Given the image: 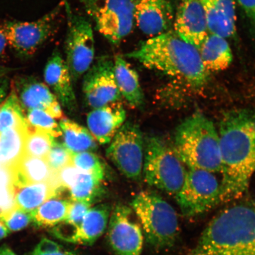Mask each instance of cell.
<instances>
[{
	"mask_svg": "<svg viewBox=\"0 0 255 255\" xmlns=\"http://www.w3.org/2000/svg\"><path fill=\"white\" fill-rule=\"evenodd\" d=\"M64 189L50 183H31L13 188L15 206L31 213Z\"/></svg>",
	"mask_w": 255,
	"mask_h": 255,
	"instance_id": "24",
	"label": "cell"
},
{
	"mask_svg": "<svg viewBox=\"0 0 255 255\" xmlns=\"http://www.w3.org/2000/svg\"><path fill=\"white\" fill-rule=\"evenodd\" d=\"M114 73L121 96L133 108L142 106L144 96L135 70L122 56L117 55L114 60Z\"/></svg>",
	"mask_w": 255,
	"mask_h": 255,
	"instance_id": "22",
	"label": "cell"
},
{
	"mask_svg": "<svg viewBox=\"0 0 255 255\" xmlns=\"http://www.w3.org/2000/svg\"><path fill=\"white\" fill-rule=\"evenodd\" d=\"M72 164L83 171L104 180L105 167L97 154L91 151L73 153Z\"/></svg>",
	"mask_w": 255,
	"mask_h": 255,
	"instance_id": "32",
	"label": "cell"
},
{
	"mask_svg": "<svg viewBox=\"0 0 255 255\" xmlns=\"http://www.w3.org/2000/svg\"><path fill=\"white\" fill-rule=\"evenodd\" d=\"M133 15L140 30L152 37L171 30L175 11L171 0H134Z\"/></svg>",
	"mask_w": 255,
	"mask_h": 255,
	"instance_id": "16",
	"label": "cell"
},
{
	"mask_svg": "<svg viewBox=\"0 0 255 255\" xmlns=\"http://www.w3.org/2000/svg\"><path fill=\"white\" fill-rule=\"evenodd\" d=\"M9 232V229L5 226L4 222L0 221V239L7 237Z\"/></svg>",
	"mask_w": 255,
	"mask_h": 255,
	"instance_id": "40",
	"label": "cell"
},
{
	"mask_svg": "<svg viewBox=\"0 0 255 255\" xmlns=\"http://www.w3.org/2000/svg\"><path fill=\"white\" fill-rule=\"evenodd\" d=\"M173 26L181 39L199 50L210 33L200 0H181L175 11Z\"/></svg>",
	"mask_w": 255,
	"mask_h": 255,
	"instance_id": "15",
	"label": "cell"
},
{
	"mask_svg": "<svg viewBox=\"0 0 255 255\" xmlns=\"http://www.w3.org/2000/svg\"><path fill=\"white\" fill-rule=\"evenodd\" d=\"M50 133L36 128L27 124L25 141V154L46 158L55 139Z\"/></svg>",
	"mask_w": 255,
	"mask_h": 255,
	"instance_id": "29",
	"label": "cell"
},
{
	"mask_svg": "<svg viewBox=\"0 0 255 255\" xmlns=\"http://www.w3.org/2000/svg\"><path fill=\"white\" fill-rule=\"evenodd\" d=\"M96 27L110 43L119 45L135 24L134 0H79Z\"/></svg>",
	"mask_w": 255,
	"mask_h": 255,
	"instance_id": "8",
	"label": "cell"
},
{
	"mask_svg": "<svg viewBox=\"0 0 255 255\" xmlns=\"http://www.w3.org/2000/svg\"><path fill=\"white\" fill-rule=\"evenodd\" d=\"M8 45V41L5 31L3 29L2 25H0V57L4 55L6 48Z\"/></svg>",
	"mask_w": 255,
	"mask_h": 255,
	"instance_id": "38",
	"label": "cell"
},
{
	"mask_svg": "<svg viewBox=\"0 0 255 255\" xmlns=\"http://www.w3.org/2000/svg\"><path fill=\"white\" fill-rule=\"evenodd\" d=\"M59 126L63 138V144L72 153L94 151L98 146L92 133L84 127L65 119L60 121Z\"/></svg>",
	"mask_w": 255,
	"mask_h": 255,
	"instance_id": "28",
	"label": "cell"
},
{
	"mask_svg": "<svg viewBox=\"0 0 255 255\" xmlns=\"http://www.w3.org/2000/svg\"><path fill=\"white\" fill-rule=\"evenodd\" d=\"M173 149L184 165L212 173L221 171L218 130L205 115L197 112L177 128Z\"/></svg>",
	"mask_w": 255,
	"mask_h": 255,
	"instance_id": "4",
	"label": "cell"
},
{
	"mask_svg": "<svg viewBox=\"0 0 255 255\" xmlns=\"http://www.w3.org/2000/svg\"><path fill=\"white\" fill-rule=\"evenodd\" d=\"M184 255H255V198L222 210Z\"/></svg>",
	"mask_w": 255,
	"mask_h": 255,
	"instance_id": "2",
	"label": "cell"
},
{
	"mask_svg": "<svg viewBox=\"0 0 255 255\" xmlns=\"http://www.w3.org/2000/svg\"><path fill=\"white\" fill-rule=\"evenodd\" d=\"M205 11L210 33L223 37L234 36L236 27V0H200Z\"/></svg>",
	"mask_w": 255,
	"mask_h": 255,
	"instance_id": "21",
	"label": "cell"
},
{
	"mask_svg": "<svg viewBox=\"0 0 255 255\" xmlns=\"http://www.w3.org/2000/svg\"><path fill=\"white\" fill-rule=\"evenodd\" d=\"M221 183L213 173L189 168L175 198L183 216L192 218L221 203Z\"/></svg>",
	"mask_w": 255,
	"mask_h": 255,
	"instance_id": "9",
	"label": "cell"
},
{
	"mask_svg": "<svg viewBox=\"0 0 255 255\" xmlns=\"http://www.w3.org/2000/svg\"><path fill=\"white\" fill-rule=\"evenodd\" d=\"M109 215L110 208L107 205H98L90 208L80 227L76 244H93L104 234Z\"/></svg>",
	"mask_w": 255,
	"mask_h": 255,
	"instance_id": "27",
	"label": "cell"
},
{
	"mask_svg": "<svg viewBox=\"0 0 255 255\" xmlns=\"http://www.w3.org/2000/svg\"><path fill=\"white\" fill-rule=\"evenodd\" d=\"M108 241L117 255H141L143 237L141 228L132 218L131 210L119 205L112 213Z\"/></svg>",
	"mask_w": 255,
	"mask_h": 255,
	"instance_id": "13",
	"label": "cell"
},
{
	"mask_svg": "<svg viewBox=\"0 0 255 255\" xmlns=\"http://www.w3.org/2000/svg\"><path fill=\"white\" fill-rule=\"evenodd\" d=\"M0 220L11 231L21 230L32 221L31 213L25 211L15 206L0 214Z\"/></svg>",
	"mask_w": 255,
	"mask_h": 255,
	"instance_id": "34",
	"label": "cell"
},
{
	"mask_svg": "<svg viewBox=\"0 0 255 255\" xmlns=\"http://www.w3.org/2000/svg\"><path fill=\"white\" fill-rule=\"evenodd\" d=\"M27 125L24 113L13 92L0 106V133Z\"/></svg>",
	"mask_w": 255,
	"mask_h": 255,
	"instance_id": "30",
	"label": "cell"
},
{
	"mask_svg": "<svg viewBox=\"0 0 255 255\" xmlns=\"http://www.w3.org/2000/svg\"><path fill=\"white\" fill-rule=\"evenodd\" d=\"M143 170L149 186L175 196L182 188L187 171L173 148L158 137L145 140Z\"/></svg>",
	"mask_w": 255,
	"mask_h": 255,
	"instance_id": "6",
	"label": "cell"
},
{
	"mask_svg": "<svg viewBox=\"0 0 255 255\" xmlns=\"http://www.w3.org/2000/svg\"><path fill=\"white\" fill-rule=\"evenodd\" d=\"M73 153L63 143L54 141L46 159L52 170L58 172L64 167L72 164Z\"/></svg>",
	"mask_w": 255,
	"mask_h": 255,
	"instance_id": "33",
	"label": "cell"
},
{
	"mask_svg": "<svg viewBox=\"0 0 255 255\" xmlns=\"http://www.w3.org/2000/svg\"><path fill=\"white\" fill-rule=\"evenodd\" d=\"M198 50L203 65L209 72L225 71L233 61L226 38L218 34L209 33Z\"/></svg>",
	"mask_w": 255,
	"mask_h": 255,
	"instance_id": "23",
	"label": "cell"
},
{
	"mask_svg": "<svg viewBox=\"0 0 255 255\" xmlns=\"http://www.w3.org/2000/svg\"><path fill=\"white\" fill-rule=\"evenodd\" d=\"M63 9L62 1L38 20L8 22L2 25L8 45L21 55H33L55 33Z\"/></svg>",
	"mask_w": 255,
	"mask_h": 255,
	"instance_id": "10",
	"label": "cell"
},
{
	"mask_svg": "<svg viewBox=\"0 0 255 255\" xmlns=\"http://www.w3.org/2000/svg\"><path fill=\"white\" fill-rule=\"evenodd\" d=\"M107 156L121 173L130 180L141 176L145 143L141 130L136 124H123L112 140Z\"/></svg>",
	"mask_w": 255,
	"mask_h": 255,
	"instance_id": "11",
	"label": "cell"
},
{
	"mask_svg": "<svg viewBox=\"0 0 255 255\" xmlns=\"http://www.w3.org/2000/svg\"><path fill=\"white\" fill-rule=\"evenodd\" d=\"M62 193L46 201L31 212L32 221L42 227H53L65 221L73 201L60 196Z\"/></svg>",
	"mask_w": 255,
	"mask_h": 255,
	"instance_id": "26",
	"label": "cell"
},
{
	"mask_svg": "<svg viewBox=\"0 0 255 255\" xmlns=\"http://www.w3.org/2000/svg\"><path fill=\"white\" fill-rule=\"evenodd\" d=\"M60 245L56 242L49 240V239L44 238L38 244L35 248L34 252L39 254H50L55 253L61 250Z\"/></svg>",
	"mask_w": 255,
	"mask_h": 255,
	"instance_id": "37",
	"label": "cell"
},
{
	"mask_svg": "<svg viewBox=\"0 0 255 255\" xmlns=\"http://www.w3.org/2000/svg\"><path fill=\"white\" fill-rule=\"evenodd\" d=\"M57 177L61 186L69 190L70 199L73 202L92 204L103 191V180L79 170L73 164L57 172Z\"/></svg>",
	"mask_w": 255,
	"mask_h": 255,
	"instance_id": "17",
	"label": "cell"
},
{
	"mask_svg": "<svg viewBox=\"0 0 255 255\" xmlns=\"http://www.w3.org/2000/svg\"><path fill=\"white\" fill-rule=\"evenodd\" d=\"M126 119V112L120 101L96 108L88 115L89 129L96 141L107 144L114 138Z\"/></svg>",
	"mask_w": 255,
	"mask_h": 255,
	"instance_id": "18",
	"label": "cell"
},
{
	"mask_svg": "<svg viewBox=\"0 0 255 255\" xmlns=\"http://www.w3.org/2000/svg\"><path fill=\"white\" fill-rule=\"evenodd\" d=\"M13 92L24 113L41 110L55 119H63V113L55 95L43 83L32 78H18L11 82Z\"/></svg>",
	"mask_w": 255,
	"mask_h": 255,
	"instance_id": "14",
	"label": "cell"
},
{
	"mask_svg": "<svg viewBox=\"0 0 255 255\" xmlns=\"http://www.w3.org/2000/svg\"><path fill=\"white\" fill-rule=\"evenodd\" d=\"M44 77L47 84L55 92L63 106L69 111L77 108L76 97L72 87V79L66 60L58 50H56L48 60Z\"/></svg>",
	"mask_w": 255,
	"mask_h": 255,
	"instance_id": "19",
	"label": "cell"
},
{
	"mask_svg": "<svg viewBox=\"0 0 255 255\" xmlns=\"http://www.w3.org/2000/svg\"><path fill=\"white\" fill-rule=\"evenodd\" d=\"M146 240L155 250L171 248L176 244L180 226L176 212L158 194L142 191L132 202Z\"/></svg>",
	"mask_w": 255,
	"mask_h": 255,
	"instance_id": "5",
	"label": "cell"
},
{
	"mask_svg": "<svg viewBox=\"0 0 255 255\" xmlns=\"http://www.w3.org/2000/svg\"><path fill=\"white\" fill-rule=\"evenodd\" d=\"M0 255H16L8 247L2 246L0 248Z\"/></svg>",
	"mask_w": 255,
	"mask_h": 255,
	"instance_id": "41",
	"label": "cell"
},
{
	"mask_svg": "<svg viewBox=\"0 0 255 255\" xmlns=\"http://www.w3.org/2000/svg\"><path fill=\"white\" fill-rule=\"evenodd\" d=\"M11 171L12 189L37 183H50L62 187L57 172L52 170L46 158L24 154Z\"/></svg>",
	"mask_w": 255,
	"mask_h": 255,
	"instance_id": "20",
	"label": "cell"
},
{
	"mask_svg": "<svg viewBox=\"0 0 255 255\" xmlns=\"http://www.w3.org/2000/svg\"><path fill=\"white\" fill-rule=\"evenodd\" d=\"M251 24L255 39V0H237Z\"/></svg>",
	"mask_w": 255,
	"mask_h": 255,
	"instance_id": "36",
	"label": "cell"
},
{
	"mask_svg": "<svg viewBox=\"0 0 255 255\" xmlns=\"http://www.w3.org/2000/svg\"><path fill=\"white\" fill-rule=\"evenodd\" d=\"M126 56L190 87L202 88L209 81L210 72L204 66L199 50L172 30L146 40Z\"/></svg>",
	"mask_w": 255,
	"mask_h": 255,
	"instance_id": "3",
	"label": "cell"
},
{
	"mask_svg": "<svg viewBox=\"0 0 255 255\" xmlns=\"http://www.w3.org/2000/svg\"><path fill=\"white\" fill-rule=\"evenodd\" d=\"M5 73V69L4 68H0V78Z\"/></svg>",
	"mask_w": 255,
	"mask_h": 255,
	"instance_id": "42",
	"label": "cell"
},
{
	"mask_svg": "<svg viewBox=\"0 0 255 255\" xmlns=\"http://www.w3.org/2000/svg\"><path fill=\"white\" fill-rule=\"evenodd\" d=\"M33 255H78L77 254L73 253V252L60 250L58 251L55 252V253H50V254H39L33 252Z\"/></svg>",
	"mask_w": 255,
	"mask_h": 255,
	"instance_id": "39",
	"label": "cell"
},
{
	"mask_svg": "<svg viewBox=\"0 0 255 255\" xmlns=\"http://www.w3.org/2000/svg\"><path fill=\"white\" fill-rule=\"evenodd\" d=\"M27 125L0 133V167L14 168L25 154Z\"/></svg>",
	"mask_w": 255,
	"mask_h": 255,
	"instance_id": "25",
	"label": "cell"
},
{
	"mask_svg": "<svg viewBox=\"0 0 255 255\" xmlns=\"http://www.w3.org/2000/svg\"><path fill=\"white\" fill-rule=\"evenodd\" d=\"M86 103L92 109L120 101L121 98L114 73V60L100 57L86 73L83 82Z\"/></svg>",
	"mask_w": 255,
	"mask_h": 255,
	"instance_id": "12",
	"label": "cell"
},
{
	"mask_svg": "<svg viewBox=\"0 0 255 255\" xmlns=\"http://www.w3.org/2000/svg\"><path fill=\"white\" fill-rule=\"evenodd\" d=\"M222 159L221 203L231 202L248 189L255 173V114L228 112L218 130Z\"/></svg>",
	"mask_w": 255,
	"mask_h": 255,
	"instance_id": "1",
	"label": "cell"
},
{
	"mask_svg": "<svg viewBox=\"0 0 255 255\" xmlns=\"http://www.w3.org/2000/svg\"><path fill=\"white\" fill-rule=\"evenodd\" d=\"M67 18L66 62L73 82L90 69L95 53L93 28L84 15L73 10L68 0H62Z\"/></svg>",
	"mask_w": 255,
	"mask_h": 255,
	"instance_id": "7",
	"label": "cell"
},
{
	"mask_svg": "<svg viewBox=\"0 0 255 255\" xmlns=\"http://www.w3.org/2000/svg\"><path fill=\"white\" fill-rule=\"evenodd\" d=\"M91 206V204L88 203L72 202L68 217L64 221L79 230L83 220L90 209Z\"/></svg>",
	"mask_w": 255,
	"mask_h": 255,
	"instance_id": "35",
	"label": "cell"
},
{
	"mask_svg": "<svg viewBox=\"0 0 255 255\" xmlns=\"http://www.w3.org/2000/svg\"><path fill=\"white\" fill-rule=\"evenodd\" d=\"M25 119L30 126L50 133L54 138L62 135L60 126L55 119L44 111L38 109L28 110Z\"/></svg>",
	"mask_w": 255,
	"mask_h": 255,
	"instance_id": "31",
	"label": "cell"
}]
</instances>
